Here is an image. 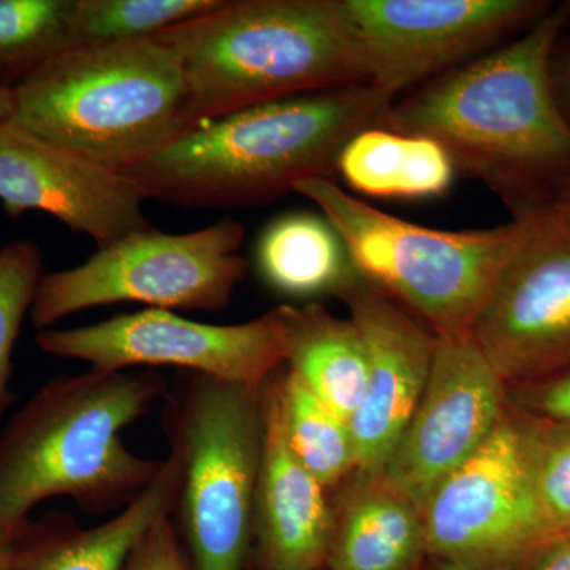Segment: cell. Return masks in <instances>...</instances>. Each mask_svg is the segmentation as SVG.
I'll use <instances>...</instances> for the list:
<instances>
[{
	"instance_id": "obj_21",
	"label": "cell",
	"mask_w": 570,
	"mask_h": 570,
	"mask_svg": "<svg viewBox=\"0 0 570 570\" xmlns=\"http://www.w3.org/2000/svg\"><path fill=\"white\" fill-rule=\"evenodd\" d=\"M456 167L431 138L371 127L348 140L337 174L355 193L381 198L422 200L448 194Z\"/></svg>"
},
{
	"instance_id": "obj_4",
	"label": "cell",
	"mask_w": 570,
	"mask_h": 570,
	"mask_svg": "<svg viewBox=\"0 0 570 570\" xmlns=\"http://www.w3.org/2000/svg\"><path fill=\"white\" fill-rule=\"evenodd\" d=\"M151 40L181 66L184 132L258 105L367 82L340 0H224Z\"/></svg>"
},
{
	"instance_id": "obj_13",
	"label": "cell",
	"mask_w": 570,
	"mask_h": 570,
	"mask_svg": "<svg viewBox=\"0 0 570 570\" xmlns=\"http://www.w3.org/2000/svg\"><path fill=\"white\" fill-rule=\"evenodd\" d=\"M509 404V385L472 333L438 336L426 387L385 474L423 508L439 483L489 441Z\"/></svg>"
},
{
	"instance_id": "obj_31",
	"label": "cell",
	"mask_w": 570,
	"mask_h": 570,
	"mask_svg": "<svg viewBox=\"0 0 570 570\" xmlns=\"http://www.w3.org/2000/svg\"><path fill=\"white\" fill-rule=\"evenodd\" d=\"M538 212H546L554 219L570 227V176L550 195L547 204Z\"/></svg>"
},
{
	"instance_id": "obj_24",
	"label": "cell",
	"mask_w": 570,
	"mask_h": 570,
	"mask_svg": "<svg viewBox=\"0 0 570 570\" xmlns=\"http://www.w3.org/2000/svg\"><path fill=\"white\" fill-rule=\"evenodd\" d=\"M224 0H75L71 33L75 47L151 40L216 10Z\"/></svg>"
},
{
	"instance_id": "obj_6",
	"label": "cell",
	"mask_w": 570,
	"mask_h": 570,
	"mask_svg": "<svg viewBox=\"0 0 570 570\" xmlns=\"http://www.w3.org/2000/svg\"><path fill=\"white\" fill-rule=\"evenodd\" d=\"M343 238L355 272L436 336L471 335L480 311L531 228L530 214L490 230L448 232L382 213L335 179L299 183Z\"/></svg>"
},
{
	"instance_id": "obj_25",
	"label": "cell",
	"mask_w": 570,
	"mask_h": 570,
	"mask_svg": "<svg viewBox=\"0 0 570 570\" xmlns=\"http://www.w3.org/2000/svg\"><path fill=\"white\" fill-rule=\"evenodd\" d=\"M43 276V255L36 243L18 239L0 249V425L14 401L10 390L14 344Z\"/></svg>"
},
{
	"instance_id": "obj_16",
	"label": "cell",
	"mask_w": 570,
	"mask_h": 570,
	"mask_svg": "<svg viewBox=\"0 0 570 570\" xmlns=\"http://www.w3.org/2000/svg\"><path fill=\"white\" fill-rule=\"evenodd\" d=\"M276 374L262 387L264 442L254 505L258 560L264 570H322L332 535V498L288 445Z\"/></svg>"
},
{
	"instance_id": "obj_12",
	"label": "cell",
	"mask_w": 570,
	"mask_h": 570,
	"mask_svg": "<svg viewBox=\"0 0 570 570\" xmlns=\"http://www.w3.org/2000/svg\"><path fill=\"white\" fill-rule=\"evenodd\" d=\"M524 214L530 234L472 328L509 387L570 365V227L546 212Z\"/></svg>"
},
{
	"instance_id": "obj_33",
	"label": "cell",
	"mask_w": 570,
	"mask_h": 570,
	"mask_svg": "<svg viewBox=\"0 0 570 570\" xmlns=\"http://www.w3.org/2000/svg\"><path fill=\"white\" fill-rule=\"evenodd\" d=\"M431 570H474V569L463 568V566L449 564V562L436 561V564H434V568Z\"/></svg>"
},
{
	"instance_id": "obj_9",
	"label": "cell",
	"mask_w": 570,
	"mask_h": 570,
	"mask_svg": "<svg viewBox=\"0 0 570 570\" xmlns=\"http://www.w3.org/2000/svg\"><path fill=\"white\" fill-rule=\"evenodd\" d=\"M428 557L474 570H523L551 539L530 460L528 417L509 404L489 441L423 504Z\"/></svg>"
},
{
	"instance_id": "obj_30",
	"label": "cell",
	"mask_w": 570,
	"mask_h": 570,
	"mask_svg": "<svg viewBox=\"0 0 570 570\" xmlns=\"http://www.w3.org/2000/svg\"><path fill=\"white\" fill-rule=\"evenodd\" d=\"M553 85L562 111L570 121V47L557 48L553 58Z\"/></svg>"
},
{
	"instance_id": "obj_23",
	"label": "cell",
	"mask_w": 570,
	"mask_h": 570,
	"mask_svg": "<svg viewBox=\"0 0 570 570\" xmlns=\"http://www.w3.org/2000/svg\"><path fill=\"white\" fill-rule=\"evenodd\" d=\"M75 0H0V85L17 86L73 48Z\"/></svg>"
},
{
	"instance_id": "obj_5",
	"label": "cell",
	"mask_w": 570,
	"mask_h": 570,
	"mask_svg": "<svg viewBox=\"0 0 570 570\" xmlns=\"http://www.w3.org/2000/svg\"><path fill=\"white\" fill-rule=\"evenodd\" d=\"M13 96L11 122L121 171L186 124L181 66L156 40L69 48L13 86Z\"/></svg>"
},
{
	"instance_id": "obj_1",
	"label": "cell",
	"mask_w": 570,
	"mask_h": 570,
	"mask_svg": "<svg viewBox=\"0 0 570 570\" xmlns=\"http://www.w3.org/2000/svg\"><path fill=\"white\" fill-rule=\"evenodd\" d=\"M570 2L508 47L439 75L390 108L385 129L438 141L456 170L483 179L515 216L538 212L570 176V121L553 58Z\"/></svg>"
},
{
	"instance_id": "obj_34",
	"label": "cell",
	"mask_w": 570,
	"mask_h": 570,
	"mask_svg": "<svg viewBox=\"0 0 570 570\" xmlns=\"http://www.w3.org/2000/svg\"><path fill=\"white\" fill-rule=\"evenodd\" d=\"M0 570H9V564H7V547H0Z\"/></svg>"
},
{
	"instance_id": "obj_28",
	"label": "cell",
	"mask_w": 570,
	"mask_h": 570,
	"mask_svg": "<svg viewBox=\"0 0 570 570\" xmlns=\"http://www.w3.org/2000/svg\"><path fill=\"white\" fill-rule=\"evenodd\" d=\"M124 570H194L170 515L146 531Z\"/></svg>"
},
{
	"instance_id": "obj_22",
	"label": "cell",
	"mask_w": 570,
	"mask_h": 570,
	"mask_svg": "<svg viewBox=\"0 0 570 570\" xmlns=\"http://www.w3.org/2000/svg\"><path fill=\"white\" fill-rule=\"evenodd\" d=\"M276 377L288 445L326 490H335L356 471L351 423L287 366L281 367Z\"/></svg>"
},
{
	"instance_id": "obj_8",
	"label": "cell",
	"mask_w": 570,
	"mask_h": 570,
	"mask_svg": "<svg viewBox=\"0 0 570 570\" xmlns=\"http://www.w3.org/2000/svg\"><path fill=\"white\" fill-rule=\"evenodd\" d=\"M245 225L234 217L187 234L138 232L100 247L85 264L45 273L31 321L39 332L97 306L217 313L245 279Z\"/></svg>"
},
{
	"instance_id": "obj_18",
	"label": "cell",
	"mask_w": 570,
	"mask_h": 570,
	"mask_svg": "<svg viewBox=\"0 0 570 570\" xmlns=\"http://www.w3.org/2000/svg\"><path fill=\"white\" fill-rule=\"evenodd\" d=\"M176 471L170 460L127 508L94 528L69 513L29 520L7 546L9 570H124L135 547L160 517L171 515Z\"/></svg>"
},
{
	"instance_id": "obj_15",
	"label": "cell",
	"mask_w": 570,
	"mask_h": 570,
	"mask_svg": "<svg viewBox=\"0 0 570 570\" xmlns=\"http://www.w3.org/2000/svg\"><path fill=\"white\" fill-rule=\"evenodd\" d=\"M366 354V389L351 420L356 471L387 468L426 387L438 336L415 314L358 275L340 296Z\"/></svg>"
},
{
	"instance_id": "obj_32",
	"label": "cell",
	"mask_w": 570,
	"mask_h": 570,
	"mask_svg": "<svg viewBox=\"0 0 570 570\" xmlns=\"http://www.w3.org/2000/svg\"><path fill=\"white\" fill-rule=\"evenodd\" d=\"M14 96L13 88L0 85V126L9 121L11 112H13Z\"/></svg>"
},
{
	"instance_id": "obj_11",
	"label": "cell",
	"mask_w": 570,
	"mask_h": 570,
	"mask_svg": "<svg viewBox=\"0 0 570 570\" xmlns=\"http://www.w3.org/2000/svg\"><path fill=\"white\" fill-rule=\"evenodd\" d=\"M366 78L397 96L551 9L546 0H340Z\"/></svg>"
},
{
	"instance_id": "obj_2",
	"label": "cell",
	"mask_w": 570,
	"mask_h": 570,
	"mask_svg": "<svg viewBox=\"0 0 570 570\" xmlns=\"http://www.w3.org/2000/svg\"><path fill=\"white\" fill-rule=\"evenodd\" d=\"M159 370L89 367L48 381L0 428V547L51 498L91 515L118 513L164 468L127 448L122 431L164 400Z\"/></svg>"
},
{
	"instance_id": "obj_20",
	"label": "cell",
	"mask_w": 570,
	"mask_h": 570,
	"mask_svg": "<svg viewBox=\"0 0 570 570\" xmlns=\"http://www.w3.org/2000/svg\"><path fill=\"white\" fill-rule=\"evenodd\" d=\"M255 265L266 287L305 305L341 296L358 277L343 238L324 214L277 217L258 239Z\"/></svg>"
},
{
	"instance_id": "obj_3",
	"label": "cell",
	"mask_w": 570,
	"mask_h": 570,
	"mask_svg": "<svg viewBox=\"0 0 570 570\" xmlns=\"http://www.w3.org/2000/svg\"><path fill=\"white\" fill-rule=\"evenodd\" d=\"M395 96L355 85L232 112L179 134L124 174L145 200L184 208H242L333 179L344 146L385 127Z\"/></svg>"
},
{
	"instance_id": "obj_27",
	"label": "cell",
	"mask_w": 570,
	"mask_h": 570,
	"mask_svg": "<svg viewBox=\"0 0 570 570\" xmlns=\"http://www.w3.org/2000/svg\"><path fill=\"white\" fill-rule=\"evenodd\" d=\"M509 403L524 414L570 423V365L509 387Z\"/></svg>"
},
{
	"instance_id": "obj_19",
	"label": "cell",
	"mask_w": 570,
	"mask_h": 570,
	"mask_svg": "<svg viewBox=\"0 0 570 570\" xmlns=\"http://www.w3.org/2000/svg\"><path fill=\"white\" fill-rule=\"evenodd\" d=\"M283 332L284 365L351 423L365 396L366 354L351 318L318 303L275 307Z\"/></svg>"
},
{
	"instance_id": "obj_14",
	"label": "cell",
	"mask_w": 570,
	"mask_h": 570,
	"mask_svg": "<svg viewBox=\"0 0 570 570\" xmlns=\"http://www.w3.org/2000/svg\"><path fill=\"white\" fill-rule=\"evenodd\" d=\"M124 171L43 140L10 119L0 126V204L9 216L50 214L105 247L154 225Z\"/></svg>"
},
{
	"instance_id": "obj_17",
	"label": "cell",
	"mask_w": 570,
	"mask_h": 570,
	"mask_svg": "<svg viewBox=\"0 0 570 570\" xmlns=\"http://www.w3.org/2000/svg\"><path fill=\"white\" fill-rule=\"evenodd\" d=\"M332 491L326 570L420 569L428 557L423 508L384 471H354Z\"/></svg>"
},
{
	"instance_id": "obj_7",
	"label": "cell",
	"mask_w": 570,
	"mask_h": 570,
	"mask_svg": "<svg viewBox=\"0 0 570 570\" xmlns=\"http://www.w3.org/2000/svg\"><path fill=\"white\" fill-rule=\"evenodd\" d=\"M160 425L176 471L171 520L194 570H245L264 442L262 387L186 374Z\"/></svg>"
},
{
	"instance_id": "obj_10",
	"label": "cell",
	"mask_w": 570,
	"mask_h": 570,
	"mask_svg": "<svg viewBox=\"0 0 570 570\" xmlns=\"http://www.w3.org/2000/svg\"><path fill=\"white\" fill-rule=\"evenodd\" d=\"M36 343L43 354L96 370L174 366L247 387H264L284 366L276 309L245 324L216 325L149 307L77 328L41 330Z\"/></svg>"
},
{
	"instance_id": "obj_29",
	"label": "cell",
	"mask_w": 570,
	"mask_h": 570,
	"mask_svg": "<svg viewBox=\"0 0 570 570\" xmlns=\"http://www.w3.org/2000/svg\"><path fill=\"white\" fill-rule=\"evenodd\" d=\"M523 570H570V531L551 539Z\"/></svg>"
},
{
	"instance_id": "obj_26",
	"label": "cell",
	"mask_w": 570,
	"mask_h": 570,
	"mask_svg": "<svg viewBox=\"0 0 570 570\" xmlns=\"http://www.w3.org/2000/svg\"><path fill=\"white\" fill-rule=\"evenodd\" d=\"M528 445L540 508L554 535L570 531V423L528 415Z\"/></svg>"
}]
</instances>
